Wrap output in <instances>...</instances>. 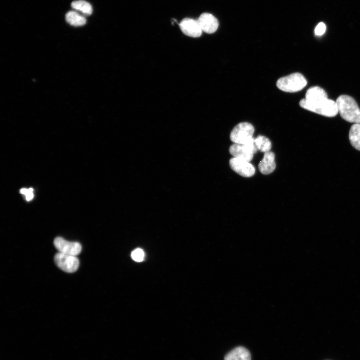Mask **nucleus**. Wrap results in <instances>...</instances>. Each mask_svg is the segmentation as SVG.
Listing matches in <instances>:
<instances>
[{"label": "nucleus", "instance_id": "obj_1", "mask_svg": "<svg viewBox=\"0 0 360 360\" xmlns=\"http://www.w3.org/2000/svg\"><path fill=\"white\" fill-rule=\"evenodd\" d=\"M338 113L345 120L354 124H360V108L352 97L342 95L336 100Z\"/></svg>", "mask_w": 360, "mask_h": 360}, {"label": "nucleus", "instance_id": "obj_2", "mask_svg": "<svg viewBox=\"0 0 360 360\" xmlns=\"http://www.w3.org/2000/svg\"><path fill=\"white\" fill-rule=\"evenodd\" d=\"M300 106L308 110L328 118L336 116L338 113L336 102L326 98L314 102H309L302 99L300 102Z\"/></svg>", "mask_w": 360, "mask_h": 360}, {"label": "nucleus", "instance_id": "obj_3", "mask_svg": "<svg viewBox=\"0 0 360 360\" xmlns=\"http://www.w3.org/2000/svg\"><path fill=\"white\" fill-rule=\"evenodd\" d=\"M307 84L304 76L299 72H296L280 78L276 86L283 92H296L303 90Z\"/></svg>", "mask_w": 360, "mask_h": 360}, {"label": "nucleus", "instance_id": "obj_4", "mask_svg": "<svg viewBox=\"0 0 360 360\" xmlns=\"http://www.w3.org/2000/svg\"><path fill=\"white\" fill-rule=\"evenodd\" d=\"M254 128L250 123H240L232 131L230 140L234 144H244L254 138Z\"/></svg>", "mask_w": 360, "mask_h": 360}, {"label": "nucleus", "instance_id": "obj_5", "mask_svg": "<svg viewBox=\"0 0 360 360\" xmlns=\"http://www.w3.org/2000/svg\"><path fill=\"white\" fill-rule=\"evenodd\" d=\"M253 138L244 144H234L230 148V152L234 158H241L249 162L253 159L254 155L258 151Z\"/></svg>", "mask_w": 360, "mask_h": 360}, {"label": "nucleus", "instance_id": "obj_6", "mask_svg": "<svg viewBox=\"0 0 360 360\" xmlns=\"http://www.w3.org/2000/svg\"><path fill=\"white\" fill-rule=\"evenodd\" d=\"M54 260L57 266L66 272H74L80 266L79 260L76 256L58 252L54 256Z\"/></svg>", "mask_w": 360, "mask_h": 360}, {"label": "nucleus", "instance_id": "obj_7", "mask_svg": "<svg viewBox=\"0 0 360 360\" xmlns=\"http://www.w3.org/2000/svg\"><path fill=\"white\" fill-rule=\"evenodd\" d=\"M54 245L59 252L72 256H78L82 250L80 243L68 242L60 237L54 240Z\"/></svg>", "mask_w": 360, "mask_h": 360}, {"label": "nucleus", "instance_id": "obj_8", "mask_svg": "<svg viewBox=\"0 0 360 360\" xmlns=\"http://www.w3.org/2000/svg\"><path fill=\"white\" fill-rule=\"evenodd\" d=\"M230 165L234 171L245 178L252 177L256 172L255 168L250 162L241 158H231Z\"/></svg>", "mask_w": 360, "mask_h": 360}, {"label": "nucleus", "instance_id": "obj_9", "mask_svg": "<svg viewBox=\"0 0 360 360\" xmlns=\"http://www.w3.org/2000/svg\"><path fill=\"white\" fill-rule=\"evenodd\" d=\"M180 27L185 35L191 38H200L202 34L198 20L184 18L180 24Z\"/></svg>", "mask_w": 360, "mask_h": 360}, {"label": "nucleus", "instance_id": "obj_10", "mask_svg": "<svg viewBox=\"0 0 360 360\" xmlns=\"http://www.w3.org/2000/svg\"><path fill=\"white\" fill-rule=\"evenodd\" d=\"M198 21L202 32L208 34L214 33L219 26L218 22L216 18L208 13L202 14Z\"/></svg>", "mask_w": 360, "mask_h": 360}, {"label": "nucleus", "instance_id": "obj_11", "mask_svg": "<svg viewBox=\"0 0 360 360\" xmlns=\"http://www.w3.org/2000/svg\"><path fill=\"white\" fill-rule=\"evenodd\" d=\"M276 168L274 153L271 152L264 153V158L258 166L260 171L262 174L268 175L272 173L275 170Z\"/></svg>", "mask_w": 360, "mask_h": 360}, {"label": "nucleus", "instance_id": "obj_12", "mask_svg": "<svg viewBox=\"0 0 360 360\" xmlns=\"http://www.w3.org/2000/svg\"><path fill=\"white\" fill-rule=\"evenodd\" d=\"M224 360H252V358L246 348L240 346L228 352L225 356Z\"/></svg>", "mask_w": 360, "mask_h": 360}, {"label": "nucleus", "instance_id": "obj_13", "mask_svg": "<svg viewBox=\"0 0 360 360\" xmlns=\"http://www.w3.org/2000/svg\"><path fill=\"white\" fill-rule=\"evenodd\" d=\"M328 98V94L324 89L319 86H314L308 90L304 99L308 102H313Z\"/></svg>", "mask_w": 360, "mask_h": 360}, {"label": "nucleus", "instance_id": "obj_14", "mask_svg": "<svg viewBox=\"0 0 360 360\" xmlns=\"http://www.w3.org/2000/svg\"><path fill=\"white\" fill-rule=\"evenodd\" d=\"M66 19L70 24L76 27L83 26L86 23V18L74 11L68 12L66 16Z\"/></svg>", "mask_w": 360, "mask_h": 360}, {"label": "nucleus", "instance_id": "obj_15", "mask_svg": "<svg viewBox=\"0 0 360 360\" xmlns=\"http://www.w3.org/2000/svg\"><path fill=\"white\" fill-rule=\"evenodd\" d=\"M349 139L352 145L360 151V124H353L350 130Z\"/></svg>", "mask_w": 360, "mask_h": 360}, {"label": "nucleus", "instance_id": "obj_16", "mask_svg": "<svg viewBox=\"0 0 360 360\" xmlns=\"http://www.w3.org/2000/svg\"><path fill=\"white\" fill-rule=\"evenodd\" d=\"M72 7L74 10L86 16H90L92 13V5L84 0H80L74 2L72 4Z\"/></svg>", "mask_w": 360, "mask_h": 360}, {"label": "nucleus", "instance_id": "obj_17", "mask_svg": "<svg viewBox=\"0 0 360 360\" xmlns=\"http://www.w3.org/2000/svg\"><path fill=\"white\" fill-rule=\"evenodd\" d=\"M254 143L258 150L262 152H270L272 144L270 140L264 136H259L254 139Z\"/></svg>", "mask_w": 360, "mask_h": 360}, {"label": "nucleus", "instance_id": "obj_18", "mask_svg": "<svg viewBox=\"0 0 360 360\" xmlns=\"http://www.w3.org/2000/svg\"><path fill=\"white\" fill-rule=\"evenodd\" d=\"M144 252L140 248H138L132 252V258L136 262H142L144 259Z\"/></svg>", "mask_w": 360, "mask_h": 360}, {"label": "nucleus", "instance_id": "obj_19", "mask_svg": "<svg viewBox=\"0 0 360 360\" xmlns=\"http://www.w3.org/2000/svg\"><path fill=\"white\" fill-rule=\"evenodd\" d=\"M20 192L26 196V200L28 201H30L34 198V189L32 188H30L29 189L22 188L20 190Z\"/></svg>", "mask_w": 360, "mask_h": 360}, {"label": "nucleus", "instance_id": "obj_20", "mask_svg": "<svg viewBox=\"0 0 360 360\" xmlns=\"http://www.w3.org/2000/svg\"><path fill=\"white\" fill-rule=\"evenodd\" d=\"M326 30V26L322 22L320 23L316 27L314 32L315 34L318 36L323 35Z\"/></svg>", "mask_w": 360, "mask_h": 360}]
</instances>
